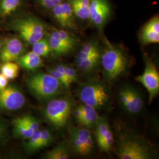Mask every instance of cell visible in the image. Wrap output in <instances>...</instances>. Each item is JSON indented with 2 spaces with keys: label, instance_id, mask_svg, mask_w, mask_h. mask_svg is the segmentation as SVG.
Segmentation results:
<instances>
[{
  "label": "cell",
  "instance_id": "cell-1",
  "mask_svg": "<svg viewBox=\"0 0 159 159\" xmlns=\"http://www.w3.org/2000/svg\"><path fill=\"white\" fill-rule=\"evenodd\" d=\"M115 152L120 159H151L156 156L152 144L120 121L115 123Z\"/></svg>",
  "mask_w": 159,
  "mask_h": 159
},
{
  "label": "cell",
  "instance_id": "cell-2",
  "mask_svg": "<svg viewBox=\"0 0 159 159\" xmlns=\"http://www.w3.org/2000/svg\"><path fill=\"white\" fill-rule=\"evenodd\" d=\"M104 42L105 47L102 51L100 63L104 79L111 83L125 74L130 67V61L121 48L112 44L105 37Z\"/></svg>",
  "mask_w": 159,
  "mask_h": 159
},
{
  "label": "cell",
  "instance_id": "cell-3",
  "mask_svg": "<svg viewBox=\"0 0 159 159\" xmlns=\"http://www.w3.org/2000/svg\"><path fill=\"white\" fill-rule=\"evenodd\" d=\"M77 96L83 103L96 109H106L111 104V93L108 85L97 79H90L80 85Z\"/></svg>",
  "mask_w": 159,
  "mask_h": 159
},
{
  "label": "cell",
  "instance_id": "cell-4",
  "mask_svg": "<svg viewBox=\"0 0 159 159\" xmlns=\"http://www.w3.org/2000/svg\"><path fill=\"white\" fill-rule=\"evenodd\" d=\"M30 91L40 100H49L60 94L61 84L48 73H36L27 79Z\"/></svg>",
  "mask_w": 159,
  "mask_h": 159
},
{
  "label": "cell",
  "instance_id": "cell-5",
  "mask_svg": "<svg viewBox=\"0 0 159 159\" xmlns=\"http://www.w3.org/2000/svg\"><path fill=\"white\" fill-rule=\"evenodd\" d=\"M73 105L67 97L52 98L44 110L46 119L57 129L63 128L69 119Z\"/></svg>",
  "mask_w": 159,
  "mask_h": 159
},
{
  "label": "cell",
  "instance_id": "cell-6",
  "mask_svg": "<svg viewBox=\"0 0 159 159\" xmlns=\"http://www.w3.org/2000/svg\"><path fill=\"white\" fill-rule=\"evenodd\" d=\"M12 26L23 40L31 45L41 39L45 34L44 25L35 17H23L18 19L13 23Z\"/></svg>",
  "mask_w": 159,
  "mask_h": 159
},
{
  "label": "cell",
  "instance_id": "cell-7",
  "mask_svg": "<svg viewBox=\"0 0 159 159\" xmlns=\"http://www.w3.org/2000/svg\"><path fill=\"white\" fill-rule=\"evenodd\" d=\"M144 69L143 73L136 77V80L140 83L148 90L149 94V102H153L159 93V74L157 67L148 54L144 55Z\"/></svg>",
  "mask_w": 159,
  "mask_h": 159
},
{
  "label": "cell",
  "instance_id": "cell-8",
  "mask_svg": "<svg viewBox=\"0 0 159 159\" xmlns=\"http://www.w3.org/2000/svg\"><path fill=\"white\" fill-rule=\"evenodd\" d=\"M68 131L70 144L74 152L80 156L90 153L94 148V141L90 130L71 125Z\"/></svg>",
  "mask_w": 159,
  "mask_h": 159
},
{
  "label": "cell",
  "instance_id": "cell-9",
  "mask_svg": "<svg viewBox=\"0 0 159 159\" xmlns=\"http://www.w3.org/2000/svg\"><path fill=\"white\" fill-rule=\"evenodd\" d=\"M119 101L123 109L131 115L141 112L144 107V100L140 93L130 85H123L118 93Z\"/></svg>",
  "mask_w": 159,
  "mask_h": 159
},
{
  "label": "cell",
  "instance_id": "cell-10",
  "mask_svg": "<svg viewBox=\"0 0 159 159\" xmlns=\"http://www.w3.org/2000/svg\"><path fill=\"white\" fill-rule=\"evenodd\" d=\"M110 14L111 8L107 0H90L89 20L98 29L104 26Z\"/></svg>",
  "mask_w": 159,
  "mask_h": 159
},
{
  "label": "cell",
  "instance_id": "cell-11",
  "mask_svg": "<svg viewBox=\"0 0 159 159\" xmlns=\"http://www.w3.org/2000/svg\"><path fill=\"white\" fill-rule=\"evenodd\" d=\"M25 98L18 89L8 86L0 91V107L7 110H17L23 107Z\"/></svg>",
  "mask_w": 159,
  "mask_h": 159
},
{
  "label": "cell",
  "instance_id": "cell-12",
  "mask_svg": "<svg viewBox=\"0 0 159 159\" xmlns=\"http://www.w3.org/2000/svg\"><path fill=\"white\" fill-rule=\"evenodd\" d=\"M0 52V59L4 63L17 60L23 56L24 46L21 40L17 37L9 38L2 44Z\"/></svg>",
  "mask_w": 159,
  "mask_h": 159
},
{
  "label": "cell",
  "instance_id": "cell-13",
  "mask_svg": "<svg viewBox=\"0 0 159 159\" xmlns=\"http://www.w3.org/2000/svg\"><path fill=\"white\" fill-rule=\"evenodd\" d=\"M51 10L53 17L61 27L75 29L74 14L68 2H62Z\"/></svg>",
  "mask_w": 159,
  "mask_h": 159
},
{
  "label": "cell",
  "instance_id": "cell-14",
  "mask_svg": "<svg viewBox=\"0 0 159 159\" xmlns=\"http://www.w3.org/2000/svg\"><path fill=\"white\" fill-rule=\"evenodd\" d=\"M143 44L159 43V18L158 16L153 17L143 27L140 35Z\"/></svg>",
  "mask_w": 159,
  "mask_h": 159
},
{
  "label": "cell",
  "instance_id": "cell-15",
  "mask_svg": "<svg viewBox=\"0 0 159 159\" xmlns=\"http://www.w3.org/2000/svg\"><path fill=\"white\" fill-rule=\"evenodd\" d=\"M102 51L101 50L96 51L84 60L77 63V67L84 74H91L96 70L101 62Z\"/></svg>",
  "mask_w": 159,
  "mask_h": 159
},
{
  "label": "cell",
  "instance_id": "cell-16",
  "mask_svg": "<svg viewBox=\"0 0 159 159\" xmlns=\"http://www.w3.org/2000/svg\"><path fill=\"white\" fill-rule=\"evenodd\" d=\"M17 61L21 67L29 70H35L43 65L41 57L33 51L21 56Z\"/></svg>",
  "mask_w": 159,
  "mask_h": 159
},
{
  "label": "cell",
  "instance_id": "cell-17",
  "mask_svg": "<svg viewBox=\"0 0 159 159\" xmlns=\"http://www.w3.org/2000/svg\"><path fill=\"white\" fill-rule=\"evenodd\" d=\"M74 16L81 20H89L90 0H68Z\"/></svg>",
  "mask_w": 159,
  "mask_h": 159
},
{
  "label": "cell",
  "instance_id": "cell-18",
  "mask_svg": "<svg viewBox=\"0 0 159 159\" xmlns=\"http://www.w3.org/2000/svg\"><path fill=\"white\" fill-rule=\"evenodd\" d=\"M83 108L84 114L79 125L88 129L95 128L99 117L96 109L84 103L83 104Z\"/></svg>",
  "mask_w": 159,
  "mask_h": 159
},
{
  "label": "cell",
  "instance_id": "cell-19",
  "mask_svg": "<svg viewBox=\"0 0 159 159\" xmlns=\"http://www.w3.org/2000/svg\"><path fill=\"white\" fill-rule=\"evenodd\" d=\"M22 0H0V19L5 20L16 12Z\"/></svg>",
  "mask_w": 159,
  "mask_h": 159
},
{
  "label": "cell",
  "instance_id": "cell-20",
  "mask_svg": "<svg viewBox=\"0 0 159 159\" xmlns=\"http://www.w3.org/2000/svg\"><path fill=\"white\" fill-rule=\"evenodd\" d=\"M48 39L51 51L58 56L66 54L73 50L71 47L64 43L52 31L50 34Z\"/></svg>",
  "mask_w": 159,
  "mask_h": 159
},
{
  "label": "cell",
  "instance_id": "cell-21",
  "mask_svg": "<svg viewBox=\"0 0 159 159\" xmlns=\"http://www.w3.org/2000/svg\"><path fill=\"white\" fill-rule=\"evenodd\" d=\"M70 150L67 144L61 143L52 148L44 155L47 159H67L70 157Z\"/></svg>",
  "mask_w": 159,
  "mask_h": 159
},
{
  "label": "cell",
  "instance_id": "cell-22",
  "mask_svg": "<svg viewBox=\"0 0 159 159\" xmlns=\"http://www.w3.org/2000/svg\"><path fill=\"white\" fill-rule=\"evenodd\" d=\"M100 47L96 41H90L85 43L77 54L75 59V63H79L89 57L95 52L100 50Z\"/></svg>",
  "mask_w": 159,
  "mask_h": 159
},
{
  "label": "cell",
  "instance_id": "cell-23",
  "mask_svg": "<svg viewBox=\"0 0 159 159\" xmlns=\"http://www.w3.org/2000/svg\"><path fill=\"white\" fill-rule=\"evenodd\" d=\"M32 51L40 57H47L51 52V49L48 39L44 37L33 44Z\"/></svg>",
  "mask_w": 159,
  "mask_h": 159
},
{
  "label": "cell",
  "instance_id": "cell-24",
  "mask_svg": "<svg viewBox=\"0 0 159 159\" xmlns=\"http://www.w3.org/2000/svg\"><path fill=\"white\" fill-rule=\"evenodd\" d=\"M95 128H96V139L97 144H98L102 141L106 133L107 132L108 129L110 128L107 118L104 116H102V117L99 116L97 120Z\"/></svg>",
  "mask_w": 159,
  "mask_h": 159
},
{
  "label": "cell",
  "instance_id": "cell-25",
  "mask_svg": "<svg viewBox=\"0 0 159 159\" xmlns=\"http://www.w3.org/2000/svg\"><path fill=\"white\" fill-rule=\"evenodd\" d=\"M12 124L14 125V133L18 137L24 139H29L34 132L30 130L29 128L23 123L22 120L21 119V117L14 120Z\"/></svg>",
  "mask_w": 159,
  "mask_h": 159
},
{
  "label": "cell",
  "instance_id": "cell-26",
  "mask_svg": "<svg viewBox=\"0 0 159 159\" xmlns=\"http://www.w3.org/2000/svg\"><path fill=\"white\" fill-rule=\"evenodd\" d=\"M1 74L4 75L8 80L16 79L19 73V67L16 63L6 62L1 68Z\"/></svg>",
  "mask_w": 159,
  "mask_h": 159
},
{
  "label": "cell",
  "instance_id": "cell-27",
  "mask_svg": "<svg viewBox=\"0 0 159 159\" xmlns=\"http://www.w3.org/2000/svg\"><path fill=\"white\" fill-rule=\"evenodd\" d=\"M55 68L64 74L71 84L77 82L79 77L77 71L74 68L63 64H58Z\"/></svg>",
  "mask_w": 159,
  "mask_h": 159
},
{
  "label": "cell",
  "instance_id": "cell-28",
  "mask_svg": "<svg viewBox=\"0 0 159 159\" xmlns=\"http://www.w3.org/2000/svg\"><path fill=\"white\" fill-rule=\"evenodd\" d=\"M41 130L40 129L37 130L35 131L33 134L29 138V142L25 144V149L29 152H34L39 150V144L40 142Z\"/></svg>",
  "mask_w": 159,
  "mask_h": 159
},
{
  "label": "cell",
  "instance_id": "cell-29",
  "mask_svg": "<svg viewBox=\"0 0 159 159\" xmlns=\"http://www.w3.org/2000/svg\"><path fill=\"white\" fill-rule=\"evenodd\" d=\"M52 32L54 34L56 35L57 37L63 41L64 43L71 47L73 49L77 44V39L73 35H71L68 32L64 30H53Z\"/></svg>",
  "mask_w": 159,
  "mask_h": 159
},
{
  "label": "cell",
  "instance_id": "cell-30",
  "mask_svg": "<svg viewBox=\"0 0 159 159\" xmlns=\"http://www.w3.org/2000/svg\"><path fill=\"white\" fill-rule=\"evenodd\" d=\"M114 143V137L113 131L110 128L106 133L102 141L98 144V148L104 152H108L111 150Z\"/></svg>",
  "mask_w": 159,
  "mask_h": 159
},
{
  "label": "cell",
  "instance_id": "cell-31",
  "mask_svg": "<svg viewBox=\"0 0 159 159\" xmlns=\"http://www.w3.org/2000/svg\"><path fill=\"white\" fill-rule=\"evenodd\" d=\"M47 72L49 74L52 75L54 78H55L58 81L61 85H63V87H64L66 89H69L71 85V83L68 81V79L66 78V77L62 74L60 71H58L56 68H48L47 69Z\"/></svg>",
  "mask_w": 159,
  "mask_h": 159
},
{
  "label": "cell",
  "instance_id": "cell-32",
  "mask_svg": "<svg viewBox=\"0 0 159 159\" xmlns=\"http://www.w3.org/2000/svg\"><path fill=\"white\" fill-rule=\"evenodd\" d=\"M23 123L26 125L30 130L35 131L40 129V124L38 120L31 116H25L21 117Z\"/></svg>",
  "mask_w": 159,
  "mask_h": 159
},
{
  "label": "cell",
  "instance_id": "cell-33",
  "mask_svg": "<svg viewBox=\"0 0 159 159\" xmlns=\"http://www.w3.org/2000/svg\"><path fill=\"white\" fill-rule=\"evenodd\" d=\"M53 140V136L51 132L48 130H41L40 142L39 144V150L45 148L49 145Z\"/></svg>",
  "mask_w": 159,
  "mask_h": 159
},
{
  "label": "cell",
  "instance_id": "cell-34",
  "mask_svg": "<svg viewBox=\"0 0 159 159\" xmlns=\"http://www.w3.org/2000/svg\"><path fill=\"white\" fill-rule=\"evenodd\" d=\"M40 4L46 8L52 10L56 6L63 2L64 0H38Z\"/></svg>",
  "mask_w": 159,
  "mask_h": 159
},
{
  "label": "cell",
  "instance_id": "cell-35",
  "mask_svg": "<svg viewBox=\"0 0 159 159\" xmlns=\"http://www.w3.org/2000/svg\"><path fill=\"white\" fill-rule=\"evenodd\" d=\"M84 114V110L83 108V104H80L77 107L74 108L73 111V116L75 119L79 123Z\"/></svg>",
  "mask_w": 159,
  "mask_h": 159
},
{
  "label": "cell",
  "instance_id": "cell-36",
  "mask_svg": "<svg viewBox=\"0 0 159 159\" xmlns=\"http://www.w3.org/2000/svg\"><path fill=\"white\" fill-rule=\"evenodd\" d=\"M8 80L7 79L4 75L1 73L0 74V91L7 87V85L8 84Z\"/></svg>",
  "mask_w": 159,
  "mask_h": 159
},
{
  "label": "cell",
  "instance_id": "cell-37",
  "mask_svg": "<svg viewBox=\"0 0 159 159\" xmlns=\"http://www.w3.org/2000/svg\"><path fill=\"white\" fill-rule=\"evenodd\" d=\"M4 127L0 124V137L2 135V134H3V133H4Z\"/></svg>",
  "mask_w": 159,
  "mask_h": 159
},
{
  "label": "cell",
  "instance_id": "cell-38",
  "mask_svg": "<svg viewBox=\"0 0 159 159\" xmlns=\"http://www.w3.org/2000/svg\"><path fill=\"white\" fill-rule=\"evenodd\" d=\"M2 42L1 41V40H0V49H1V46H2Z\"/></svg>",
  "mask_w": 159,
  "mask_h": 159
}]
</instances>
